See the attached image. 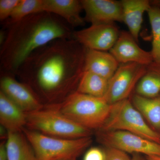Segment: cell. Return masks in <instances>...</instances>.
<instances>
[{
    "mask_svg": "<svg viewBox=\"0 0 160 160\" xmlns=\"http://www.w3.org/2000/svg\"><path fill=\"white\" fill-rule=\"evenodd\" d=\"M0 160H8L6 148V140L0 144Z\"/></svg>",
    "mask_w": 160,
    "mask_h": 160,
    "instance_id": "484cf974",
    "label": "cell"
},
{
    "mask_svg": "<svg viewBox=\"0 0 160 160\" xmlns=\"http://www.w3.org/2000/svg\"><path fill=\"white\" fill-rule=\"evenodd\" d=\"M86 50L74 39L54 40L32 52L15 75L39 98L62 102L76 92L85 71Z\"/></svg>",
    "mask_w": 160,
    "mask_h": 160,
    "instance_id": "6da1fadb",
    "label": "cell"
},
{
    "mask_svg": "<svg viewBox=\"0 0 160 160\" xmlns=\"http://www.w3.org/2000/svg\"><path fill=\"white\" fill-rule=\"evenodd\" d=\"M123 22L126 24L135 40L138 42L143 22V16L151 7L148 0H122Z\"/></svg>",
    "mask_w": 160,
    "mask_h": 160,
    "instance_id": "2e32d148",
    "label": "cell"
},
{
    "mask_svg": "<svg viewBox=\"0 0 160 160\" xmlns=\"http://www.w3.org/2000/svg\"><path fill=\"white\" fill-rule=\"evenodd\" d=\"M1 91L26 113L42 109L41 100L31 87L16 79L13 74L2 71Z\"/></svg>",
    "mask_w": 160,
    "mask_h": 160,
    "instance_id": "9c48e42d",
    "label": "cell"
},
{
    "mask_svg": "<svg viewBox=\"0 0 160 160\" xmlns=\"http://www.w3.org/2000/svg\"><path fill=\"white\" fill-rule=\"evenodd\" d=\"M105 151L98 147H92L85 153L83 160H105Z\"/></svg>",
    "mask_w": 160,
    "mask_h": 160,
    "instance_id": "d4e9b609",
    "label": "cell"
},
{
    "mask_svg": "<svg viewBox=\"0 0 160 160\" xmlns=\"http://www.w3.org/2000/svg\"><path fill=\"white\" fill-rule=\"evenodd\" d=\"M98 141L107 147L126 152L160 156V144L129 132L98 130Z\"/></svg>",
    "mask_w": 160,
    "mask_h": 160,
    "instance_id": "ba28073f",
    "label": "cell"
},
{
    "mask_svg": "<svg viewBox=\"0 0 160 160\" xmlns=\"http://www.w3.org/2000/svg\"><path fill=\"white\" fill-rule=\"evenodd\" d=\"M132 102L135 108L151 125L160 128V97L148 98L136 94Z\"/></svg>",
    "mask_w": 160,
    "mask_h": 160,
    "instance_id": "d6986e66",
    "label": "cell"
},
{
    "mask_svg": "<svg viewBox=\"0 0 160 160\" xmlns=\"http://www.w3.org/2000/svg\"><path fill=\"white\" fill-rule=\"evenodd\" d=\"M21 0H1L0 20L5 22L11 16Z\"/></svg>",
    "mask_w": 160,
    "mask_h": 160,
    "instance_id": "603a6c76",
    "label": "cell"
},
{
    "mask_svg": "<svg viewBox=\"0 0 160 160\" xmlns=\"http://www.w3.org/2000/svg\"><path fill=\"white\" fill-rule=\"evenodd\" d=\"M22 132L38 160L77 159L92 142L91 136L78 139L54 137L24 128Z\"/></svg>",
    "mask_w": 160,
    "mask_h": 160,
    "instance_id": "5b68a950",
    "label": "cell"
},
{
    "mask_svg": "<svg viewBox=\"0 0 160 160\" xmlns=\"http://www.w3.org/2000/svg\"><path fill=\"white\" fill-rule=\"evenodd\" d=\"M81 2L86 13L84 20L91 23V25L123 22L121 1L82 0Z\"/></svg>",
    "mask_w": 160,
    "mask_h": 160,
    "instance_id": "8fae6325",
    "label": "cell"
},
{
    "mask_svg": "<svg viewBox=\"0 0 160 160\" xmlns=\"http://www.w3.org/2000/svg\"><path fill=\"white\" fill-rule=\"evenodd\" d=\"M43 0H21L5 25L15 22L31 15L43 12Z\"/></svg>",
    "mask_w": 160,
    "mask_h": 160,
    "instance_id": "ffe728a7",
    "label": "cell"
},
{
    "mask_svg": "<svg viewBox=\"0 0 160 160\" xmlns=\"http://www.w3.org/2000/svg\"><path fill=\"white\" fill-rule=\"evenodd\" d=\"M27 128L43 134L66 139L91 136L92 130L61 113L53 106L27 113Z\"/></svg>",
    "mask_w": 160,
    "mask_h": 160,
    "instance_id": "277c9868",
    "label": "cell"
},
{
    "mask_svg": "<svg viewBox=\"0 0 160 160\" xmlns=\"http://www.w3.org/2000/svg\"><path fill=\"white\" fill-rule=\"evenodd\" d=\"M105 160H131L127 152L116 148L107 147L105 151Z\"/></svg>",
    "mask_w": 160,
    "mask_h": 160,
    "instance_id": "cb8c5ba5",
    "label": "cell"
},
{
    "mask_svg": "<svg viewBox=\"0 0 160 160\" xmlns=\"http://www.w3.org/2000/svg\"><path fill=\"white\" fill-rule=\"evenodd\" d=\"M109 80L88 71L81 77L76 92L98 98H103L108 88Z\"/></svg>",
    "mask_w": 160,
    "mask_h": 160,
    "instance_id": "ac0fdd59",
    "label": "cell"
},
{
    "mask_svg": "<svg viewBox=\"0 0 160 160\" xmlns=\"http://www.w3.org/2000/svg\"><path fill=\"white\" fill-rule=\"evenodd\" d=\"M53 106L68 118L90 130L102 128L111 109V105L104 98L77 92Z\"/></svg>",
    "mask_w": 160,
    "mask_h": 160,
    "instance_id": "3957f363",
    "label": "cell"
},
{
    "mask_svg": "<svg viewBox=\"0 0 160 160\" xmlns=\"http://www.w3.org/2000/svg\"><path fill=\"white\" fill-rule=\"evenodd\" d=\"M148 72H151L160 76V64L153 62L147 67Z\"/></svg>",
    "mask_w": 160,
    "mask_h": 160,
    "instance_id": "4316f807",
    "label": "cell"
},
{
    "mask_svg": "<svg viewBox=\"0 0 160 160\" xmlns=\"http://www.w3.org/2000/svg\"><path fill=\"white\" fill-rule=\"evenodd\" d=\"M8 135V130L5 127L1 126V127H0V137H1V138L2 139L6 138L7 139Z\"/></svg>",
    "mask_w": 160,
    "mask_h": 160,
    "instance_id": "83f0119b",
    "label": "cell"
},
{
    "mask_svg": "<svg viewBox=\"0 0 160 160\" xmlns=\"http://www.w3.org/2000/svg\"><path fill=\"white\" fill-rule=\"evenodd\" d=\"M152 32L151 52L153 62L160 64V8L152 6L147 12Z\"/></svg>",
    "mask_w": 160,
    "mask_h": 160,
    "instance_id": "44dd1931",
    "label": "cell"
},
{
    "mask_svg": "<svg viewBox=\"0 0 160 160\" xmlns=\"http://www.w3.org/2000/svg\"><path fill=\"white\" fill-rule=\"evenodd\" d=\"M131 160H146L144 159L142 156L138 153H134L133 156L131 158Z\"/></svg>",
    "mask_w": 160,
    "mask_h": 160,
    "instance_id": "f546056e",
    "label": "cell"
},
{
    "mask_svg": "<svg viewBox=\"0 0 160 160\" xmlns=\"http://www.w3.org/2000/svg\"><path fill=\"white\" fill-rule=\"evenodd\" d=\"M148 66L136 63L120 64L109 80L104 99L109 105L127 99L134 88L148 71Z\"/></svg>",
    "mask_w": 160,
    "mask_h": 160,
    "instance_id": "52a82bcc",
    "label": "cell"
},
{
    "mask_svg": "<svg viewBox=\"0 0 160 160\" xmlns=\"http://www.w3.org/2000/svg\"><path fill=\"white\" fill-rule=\"evenodd\" d=\"M136 91L137 94L144 97H158L160 92V76L147 71L138 83Z\"/></svg>",
    "mask_w": 160,
    "mask_h": 160,
    "instance_id": "7402d4cb",
    "label": "cell"
},
{
    "mask_svg": "<svg viewBox=\"0 0 160 160\" xmlns=\"http://www.w3.org/2000/svg\"><path fill=\"white\" fill-rule=\"evenodd\" d=\"M82 9L81 1L43 0V11L58 16L71 27L85 24L84 18L81 15Z\"/></svg>",
    "mask_w": 160,
    "mask_h": 160,
    "instance_id": "4fadbf2b",
    "label": "cell"
},
{
    "mask_svg": "<svg viewBox=\"0 0 160 160\" xmlns=\"http://www.w3.org/2000/svg\"><path fill=\"white\" fill-rule=\"evenodd\" d=\"M27 123V113L0 91V123L8 131L22 132Z\"/></svg>",
    "mask_w": 160,
    "mask_h": 160,
    "instance_id": "9a60e30c",
    "label": "cell"
},
{
    "mask_svg": "<svg viewBox=\"0 0 160 160\" xmlns=\"http://www.w3.org/2000/svg\"><path fill=\"white\" fill-rule=\"evenodd\" d=\"M119 64L136 63L147 66L153 62L151 52L142 49L129 32L122 31L109 50Z\"/></svg>",
    "mask_w": 160,
    "mask_h": 160,
    "instance_id": "7c38bea8",
    "label": "cell"
},
{
    "mask_svg": "<svg viewBox=\"0 0 160 160\" xmlns=\"http://www.w3.org/2000/svg\"><path fill=\"white\" fill-rule=\"evenodd\" d=\"M6 148L8 160H38L34 149L22 131H8Z\"/></svg>",
    "mask_w": 160,
    "mask_h": 160,
    "instance_id": "e0dca14e",
    "label": "cell"
},
{
    "mask_svg": "<svg viewBox=\"0 0 160 160\" xmlns=\"http://www.w3.org/2000/svg\"><path fill=\"white\" fill-rule=\"evenodd\" d=\"M146 160H160V156H146Z\"/></svg>",
    "mask_w": 160,
    "mask_h": 160,
    "instance_id": "f1b7e54d",
    "label": "cell"
},
{
    "mask_svg": "<svg viewBox=\"0 0 160 160\" xmlns=\"http://www.w3.org/2000/svg\"><path fill=\"white\" fill-rule=\"evenodd\" d=\"M119 65L110 52L86 49L85 71L92 72L109 80Z\"/></svg>",
    "mask_w": 160,
    "mask_h": 160,
    "instance_id": "5bb4252c",
    "label": "cell"
},
{
    "mask_svg": "<svg viewBox=\"0 0 160 160\" xmlns=\"http://www.w3.org/2000/svg\"><path fill=\"white\" fill-rule=\"evenodd\" d=\"M120 32L114 23L91 25L86 29L73 31V39L86 49L107 51L116 42Z\"/></svg>",
    "mask_w": 160,
    "mask_h": 160,
    "instance_id": "30bf717a",
    "label": "cell"
},
{
    "mask_svg": "<svg viewBox=\"0 0 160 160\" xmlns=\"http://www.w3.org/2000/svg\"><path fill=\"white\" fill-rule=\"evenodd\" d=\"M59 160H77V159H63Z\"/></svg>",
    "mask_w": 160,
    "mask_h": 160,
    "instance_id": "4dcf8cb0",
    "label": "cell"
},
{
    "mask_svg": "<svg viewBox=\"0 0 160 160\" xmlns=\"http://www.w3.org/2000/svg\"><path fill=\"white\" fill-rule=\"evenodd\" d=\"M99 130L129 132L160 144V135L148 126L128 99L111 105L109 116Z\"/></svg>",
    "mask_w": 160,
    "mask_h": 160,
    "instance_id": "8992f818",
    "label": "cell"
},
{
    "mask_svg": "<svg viewBox=\"0 0 160 160\" xmlns=\"http://www.w3.org/2000/svg\"><path fill=\"white\" fill-rule=\"evenodd\" d=\"M5 27L6 38L0 51L1 70L13 75L37 49L54 40L73 39L74 31L62 19L46 12Z\"/></svg>",
    "mask_w": 160,
    "mask_h": 160,
    "instance_id": "7a4b0ae2",
    "label": "cell"
}]
</instances>
